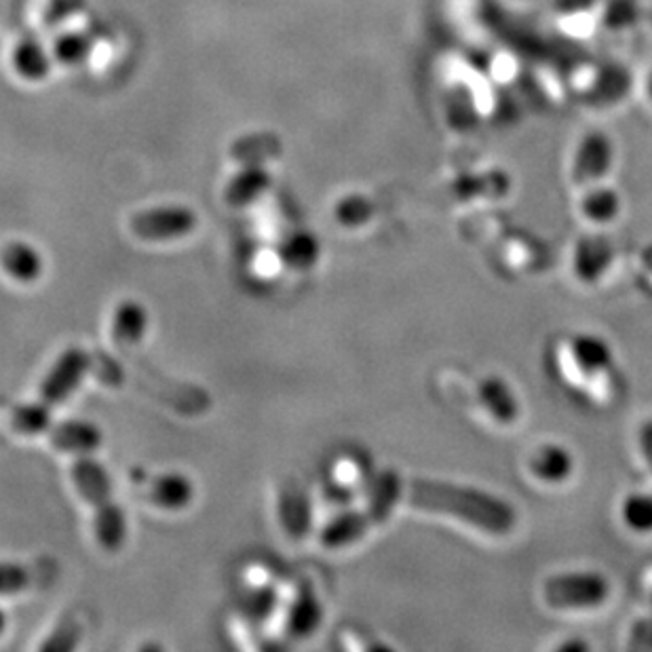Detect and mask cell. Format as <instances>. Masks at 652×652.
Masks as SVG:
<instances>
[{"mask_svg":"<svg viewBox=\"0 0 652 652\" xmlns=\"http://www.w3.org/2000/svg\"><path fill=\"white\" fill-rule=\"evenodd\" d=\"M406 490L410 505L424 511L455 516L486 532L505 534L516 526L514 507L482 490L460 488L428 480H412Z\"/></svg>","mask_w":652,"mask_h":652,"instance_id":"cell-1","label":"cell"},{"mask_svg":"<svg viewBox=\"0 0 652 652\" xmlns=\"http://www.w3.org/2000/svg\"><path fill=\"white\" fill-rule=\"evenodd\" d=\"M72 478L79 492L96 511V536L106 552H119L128 539V522L123 509L112 498V486L106 469L94 458L74 460Z\"/></svg>","mask_w":652,"mask_h":652,"instance_id":"cell-2","label":"cell"},{"mask_svg":"<svg viewBox=\"0 0 652 652\" xmlns=\"http://www.w3.org/2000/svg\"><path fill=\"white\" fill-rule=\"evenodd\" d=\"M401 488H403V484L395 471L383 473V478L378 480V484L374 488L372 500L363 509L347 514V516L338 518L336 522L329 523L322 532V543L329 550H338V547L358 543L359 539H363L372 528L389 520V516L401 496Z\"/></svg>","mask_w":652,"mask_h":652,"instance_id":"cell-3","label":"cell"},{"mask_svg":"<svg viewBox=\"0 0 652 652\" xmlns=\"http://www.w3.org/2000/svg\"><path fill=\"white\" fill-rule=\"evenodd\" d=\"M615 142L602 130H591L579 140L570 167V182L579 189H589L604 180L615 165Z\"/></svg>","mask_w":652,"mask_h":652,"instance_id":"cell-4","label":"cell"},{"mask_svg":"<svg viewBox=\"0 0 652 652\" xmlns=\"http://www.w3.org/2000/svg\"><path fill=\"white\" fill-rule=\"evenodd\" d=\"M608 595V583L597 572L557 575L545 583V600L552 608H593Z\"/></svg>","mask_w":652,"mask_h":652,"instance_id":"cell-5","label":"cell"},{"mask_svg":"<svg viewBox=\"0 0 652 652\" xmlns=\"http://www.w3.org/2000/svg\"><path fill=\"white\" fill-rule=\"evenodd\" d=\"M130 227L137 239L171 241L191 234L196 227V216L193 209L180 205L155 207L133 216Z\"/></svg>","mask_w":652,"mask_h":652,"instance_id":"cell-6","label":"cell"},{"mask_svg":"<svg viewBox=\"0 0 652 652\" xmlns=\"http://www.w3.org/2000/svg\"><path fill=\"white\" fill-rule=\"evenodd\" d=\"M92 367V359L83 349H68L45 376L38 393V403L53 410L79 389L83 376Z\"/></svg>","mask_w":652,"mask_h":652,"instance_id":"cell-7","label":"cell"},{"mask_svg":"<svg viewBox=\"0 0 652 652\" xmlns=\"http://www.w3.org/2000/svg\"><path fill=\"white\" fill-rule=\"evenodd\" d=\"M45 435L49 437L56 450L72 455H89L101 444V431L96 424L85 421L51 423Z\"/></svg>","mask_w":652,"mask_h":652,"instance_id":"cell-8","label":"cell"},{"mask_svg":"<svg viewBox=\"0 0 652 652\" xmlns=\"http://www.w3.org/2000/svg\"><path fill=\"white\" fill-rule=\"evenodd\" d=\"M193 496H195L193 482L180 473H169V475L157 478L150 484V492H148L150 503H155L157 507L167 509V511H180V509L189 507Z\"/></svg>","mask_w":652,"mask_h":652,"instance_id":"cell-9","label":"cell"},{"mask_svg":"<svg viewBox=\"0 0 652 652\" xmlns=\"http://www.w3.org/2000/svg\"><path fill=\"white\" fill-rule=\"evenodd\" d=\"M480 401L484 403V408L488 410L496 423L511 424L518 421L520 406L505 381L496 376L484 378L480 385Z\"/></svg>","mask_w":652,"mask_h":652,"instance_id":"cell-10","label":"cell"},{"mask_svg":"<svg viewBox=\"0 0 652 652\" xmlns=\"http://www.w3.org/2000/svg\"><path fill=\"white\" fill-rule=\"evenodd\" d=\"M146 327H148V313L140 302L128 300L119 304L112 317V338L119 347L128 349L137 345L144 338Z\"/></svg>","mask_w":652,"mask_h":652,"instance_id":"cell-11","label":"cell"},{"mask_svg":"<svg viewBox=\"0 0 652 652\" xmlns=\"http://www.w3.org/2000/svg\"><path fill=\"white\" fill-rule=\"evenodd\" d=\"M2 268L20 283H34L43 275V258L33 245L15 241L0 252Z\"/></svg>","mask_w":652,"mask_h":652,"instance_id":"cell-12","label":"cell"},{"mask_svg":"<svg viewBox=\"0 0 652 652\" xmlns=\"http://www.w3.org/2000/svg\"><path fill=\"white\" fill-rule=\"evenodd\" d=\"M613 261V247L604 237H591V239H583L577 247V256H575V268L577 275L585 281V283H593Z\"/></svg>","mask_w":652,"mask_h":652,"instance_id":"cell-13","label":"cell"},{"mask_svg":"<svg viewBox=\"0 0 652 652\" xmlns=\"http://www.w3.org/2000/svg\"><path fill=\"white\" fill-rule=\"evenodd\" d=\"M319 623H322V604L317 602L311 585L304 583L298 591L294 606L290 611L288 633L292 638H306L319 627Z\"/></svg>","mask_w":652,"mask_h":652,"instance_id":"cell-14","label":"cell"},{"mask_svg":"<svg viewBox=\"0 0 652 652\" xmlns=\"http://www.w3.org/2000/svg\"><path fill=\"white\" fill-rule=\"evenodd\" d=\"M530 471L543 482H562L572 473V457L562 446H545L532 458Z\"/></svg>","mask_w":652,"mask_h":652,"instance_id":"cell-15","label":"cell"},{"mask_svg":"<svg viewBox=\"0 0 652 652\" xmlns=\"http://www.w3.org/2000/svg\"><path fill=\"white\" fill-rule=\"evenodd\" d=\"M620 212V196L606 186H595L583 196L581 214L597 225L613 222Z\"/></svg>","mask_w":652,"mask_h":652,"instance_id":"cell-16","label":"cell"},{"mask_svg":"<svg viewBox=\"0 0 652 652\" xmlns=\"http://www.w3.org/2000/svg\"><path fill=\"white\" fill-rule=\"evenodd\" d=\"M572 353L585 372H602L613 361L611 347L595 336H577L572 340Z\"/></svg>","mask_w":652,"mask_h":652,"instance_id":"cell-17","label":"cell"},{"mask_svg":"<svg viewBox=\"0 0 652 652\" xmlns=\"http://www.w3.org/2000/svg\"><path fill=\"white\" fill-rule=\"evenodd\" d=\"M268 184H270V178L264 171L247 169L230 182V186L227 189V201L232 207H243L261 195Z\"/></svg>","mask_w":652,"mask_h":652,"instance_id":"cell-18","label":"cell"},{"mask_svg":"<svg viewBox=\"0 0 652 652\" xmlns=\"http://www.w3.org/2000/svg\"><path fill=\"white\" fill-rule=\"evenodd\" d=\"M11 424L22 435H45L51 424V410L38 401L31 406H20L11 414Z\"/></svg>","mask_w":652,"mask_h":652,"instance_id":"cell-19","label":"cell"},{"mask_svg":"<svg viewBox=\"0 0 652 652\" xmlns=\"http://www.w3.org/2000/svg\"><path fill=\"white\" fill-rule=\"evenodd\" d=\"M319 254H322L319 243L311 234H304V232L292 237L288 241V245L283 247V258L298 270H306V268L315 266V262L319 261Z\"/></svg>","mask_w":652,"mask_h":652,"instance_id":"cell-20","label":"cell"},{"mask_svg":"<svg viewBox=\"0 0 652 652\" xmlns=\"http://www.w3.org/2000/svg\"><path fill=\"white\" fill-rule=\"evenodd\" d=\"M623 518L629 528L638 532H651L652 530V496L647 494H633L623 505Z\"/></svg>","mask_w":652,"mask_h":652,"instance_id":"cell-21","label":"cell"},{"mask_svg":"<svg viewBox=\"0 0 652 652\" xmlns=\"http://www.w3.org/2000/svg\"><path fill=\"white\" fill-rule=\"evenodd\" d=\"M374 216V205L363 196H349L336 207V218L342 227H361Z\"/></svg>","mask_w":652,"mask_h":652,"instance_id":"cell-22","label":"cell"},{"mask_svg":"<svg viewBox=\"0 0 652 652\" xmlns=\"http://www.w3.org/2000/svg\"><path fill=\"white\" fill-rule=\"evenodd\" d=\"M33 588V575L20 564H0V595H13Z\"/></svg>","mask_w":652,"mask_h":652,"instance_id":"cell-23","label":"cell"},{"mask_svg":"<svg viewBox=\"0 0 652 652\" xmlns=\"http://www.w3.org/2000/svg\"><path fill=\"white\" fill-rule=\"evenodd\" d=\"M507 189H509L507 176H500V173L486 176V178H475V180H471V182H462V184L458 186L460 195L500 196L507 193Z\"/></svg>","mask_w":652,"mask_h":652,"instance_id":"cell-24","label":"cell"},{"mask_svg":"<svg viewBox=\"0 0 652 652\" xmlns=\"http://www.w3.org/2000/svg\"><path fill=\"white\" fill-rule=\"evenodd\" d=\"M629 651H652V615H647L633 625Z\"/></svg>","mask_w":652,"mask_h":652,"instance_id":"cell-25","label":"cell"},{"mask_svg":"<svg viewBox=\"0 0 652 652\" xmlns=\"http://www.w3.org/2000/svg\"><path fill=\"white\" fill-rule=\"evenodd\" d=\"M640 444H642L644 458H647V462L651 464L652 469V421L642 426V431H640Z\"/></svg>","mask_w":652,"mask_h":652,"instance_id":"cell-26","label":"cell"},{"mask_svg":"<svg viewBox=\"0 0 652 652\" xmlns=\"http://www.w3.org/2000/svg\"><path fill=\"white\" fill-rule=\"evenodd\" d=\"M642 99H644V104L652 110V65L647 70V74L642 79Z\"/></svg>","mask_w":652,"mask_h":652,"instance_id":"cell-27","label":"cell"},{"mask_svg":"<svg viewBox=\"0 0 652 652\" xmlns=\"http://www.w3.org/2000/svg\"><path fill=\"white\" fill-rule=\"evenodd\" d=\"M509 4H516V7H530V4H534V2H539V0H507Z\"/></svg>","mask_w":652,"mask_h":652,"instance_id":"cell-28","label":"cell"},{"mask_svg":"<svg viewBox=\"0 0 652 652\" xmlns=\"http://www.w3.org/2000/svg\"><path fill=\"white\" fill-rule=\"evenodd\" d=\"M4 627H7V617H4V613L0 611V633L4 631Z\"/></svg>","mask_w":652,"mask_h":652,"instance_id":"cell-29","label":"cell"},{"mask_svg":"<svg viewBox=\"0 0 652 652\" xmlns=\"http://www.w3.org/2000/svg\"><path fill=\"white\" fill-rule=\"evenodd\" d=\"M651 615H652V611H651Z\"/></svg>","mask_w":652,"mask_h":652,"instance_id":"cell-30","label":"cell"}]
</instances>
